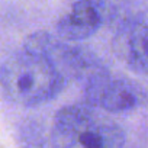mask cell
Instances as JSON below:
<instances>
[{
	"label": "cell",
	"mask_w": 148,
	"mask_h": 148,
	"mask_svg": "<svg viewBox=\"0 0 148 148\" xmlns=\"http://www.w3.org/2000/svg\"><path fill=\"white\" fill-rule=\"evenodd\" d=\"M64 76L45 55L22 48L0 67V86L22 106H36L54 99L64 86Z\"/></svg>",
	"instance_id": "obj_1"
},
{
	"label": "cell",
	"mask_w": 148,
	"mask_h": 148,
	"mask_svg": "<svg viewBox=\"0 0 148 148\" xmlns=\"http://www.w3.org/2000/svg\"><path fill=\"white\" fill-rule=\"evenodd\" d=\"M49 139L52 148H123L125 132L84 103L65 106L55 115Z\"/></svg>",
	"instance_id": "obj_2"
},
{
	"label": "cell",
	"mask_w": 148,
	"mask_h": 148,
	"mask_svg": "<svg viewBox=\"0 0 148 148\" xmlns=\"http://www.w3.org/2000/svg\"><path fill=\"white\" fill-rule=\"evenodd\" d=\"M23 47L49 58L64 79L71 77L87 84L108 71L95 54L86 48L70 45L58 35L54 36L48 32H35L26 38Z\"/></svg>",
	"instance_id": "obj_3"
},
{
	"label": "cell",
	"mask_w": 148,
	"mask_h": 148,
	"mask_svg": "<svg viewBox=\"0 0 148 148\" xmlns=\"http://www.w3.org/2000/svg\"><path fill=\"white\" fill-rule=\"evenodd\" d=\"M86 103L106 112H126L141 103V92L131 82L113 79L106 71L86 84Z\"/></svg>",
	"instance_id": "obj_4"
},
{
	"label": "cell",
	"mask_w": 148,
	"mask_h": 148,
	"mask_svg": "<svg viewBox=\"0 0 148 148\" xmlns=\"http://www.w3.org/2000/svg\"><path fill=\"white\" fill-rule=\"evenodd\" d=\"M106 0H77L58 21L57 35L67 42H79L95 35L108 18Z\"/></svg>",
	"instance_id": "obj_5"
},
{
	"label": "cell",
	"mask_w": 148,
	"mask_h": 148,
	"mask_svg": "<svg viewBox=\"0 0 148 148\" xmlns=\"http://www.w3.org/2000/svg\"><path fill=\"white\" fill-rule=\"evenodd\" d=\"M116 54L131 70L148 74V23H135L118 29L113 42Z\"/></svg>",
	"instance_id": "obj_6"
},
{
	"label": "cell",
	"mask_w": 148,
	"mask_h": 148,
	"mask_svg": "<svg viewBox=\"0 0 148 148\" xmlns=\"http://www.w3.org/2000/svg\"><path fill=\"white\" fill-rule=\"evenodd\" d=\"M147 6V0H116L109 6L108 18L112 23L116 22L118 29L139 23L138 18Z\"/></svg>",
	"instance_id": "obj_7"
}]
</instances>
